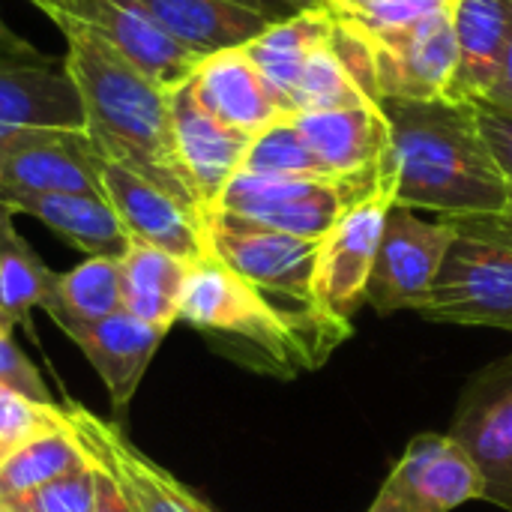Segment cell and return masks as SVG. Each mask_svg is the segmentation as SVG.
<instances>
[{
  "instance_id": "6da1fadb",
  "label": "cell",
  "mask_w": 512,
  "mask_h": 512,
  "mask_svg": "<svg viewBox=\"0 0 512 512\" xmlns=\"http://www.w3.org/2000/svg\"><path fill=\"white\" fill-rule=\"evenodd\" d=\"M390 123V147L381 174L393 186L396 207L432 210L441 219L501 216L510 180L498 168L474 102L381 99Z\"/></svg>"
},
{
  "instance_id": "2e32d148",
  "label": "cell",
  "mask_w": 512,
  "mask_h": 512,
  "mask_svg": "<svg viewBox=\"0 0 512 512\" xmlns=\"http://www.w3.org/2000/svg\"><path fill=\"white\" fill-rule=\"evenodd\" d=\"M102 195L114 207L126 234L138 243L162 249L186 264H195L210 255L204 219L189 210L183 201L150 183L147 177L123 168L102 156Z\"/></svg>"
},
{
  "instance_id": "ffe728a7",
  "label": "cell",
  "mask_w": 512,
  "mask_h": 512,
  "mask_svg": "<svg viewBox=\"0 0 512 512\" xmlns=\"http://www.w3.org/2000/svg\"><path fill=\"white\" fill-rule=\"evenodd\" d=\"M294 120L330 177L348 180L375 174L390 147V123L375 102L333 111H303L294 114Z\"/></svg>"
},
{
  "instance_id": "ba28073f",
  "label": "cell",
  "mask_w": 512,
  "mask_h": 512,
  "mask_svg": "<svg viewBox=\"0 0 512 512\" xmlns=\"http://www.w3.org/2000/svg\"><path fill=\"white\" fill-rule=\"evenodd\" d=\"M42 15L90 30L162 90L189 81L204 57L183 48L138 0H57Z\"/></svg>"
},
{
  "instance_id": "f6af8a7d",
  "label": "cell",
  "mask_w": 512,
  "mask_h": 512,
  "mask_svg": "<svg viewBox=\"0 0 512 512\" xmlns=\"http://www.w3.org/2000/svg\"><path fill=\"white\" fill-rule=\"evenodd\" d=\"M3 462H6V456H3V453H0V465H3Z\"/></svg>"
},
{
  "instance_id": "7dc6e473",
  "label": "cell",
  "mask_w": 512,
  "mask_h": 512,
  "mask_svg": "<svg viewBox=\"0 0 512 512\" xmlns=\"http://www.w3.org/2000/svg\"><path fill=\"white\" fill-rule=\"evenodd\" d=\"M0 512H9V510H0Z\"/></svg>"
},
{
  "instance_id": "ab89813d",
  "label": "cell",
  "mask_w": 512,
  "mask_h": 512,
  "mask_svg": "<svg viewBox=\"0 0 512 512\" xmlns=\"http://www.w3.org/2000/svg\"><path fill=\"white\" fill-rule=\"evenodd\" d=\"M369 0H333L327 9L330 12H351V9H360V6H366Z\"/></svg>"
},
{
  "instance_id": "8992f818",
  "label": "cell",
  "mask_w": 512,
  "mask_h": 512,
  "mask_svg": "<svg viewBox=\"0 0 512 512\" xmlns=\"http://www.w3.org/2000/svg\"><path fill=\"white\" fill-rule=\"evenodd\" d=\"M204 234L210 255L219 258L240 279H246L273 300L294 303L300 309H315L312 285L321 240L273 231L219 210L207 213Z\"/></svg>"
},
{
  "instance_id": "484cf974",
  "label": "cell",
  "mask_w": 512,
  "mask_h": 512,
  "mask_svg": "<svg viewBox=\"0 0 512 512\" xmlns=\"http://www.w3.org/2000/svg\"><path fill=\"white\" fill-rule=\"evenodd\" d=\"M57 327L93 324L123 312V267L120 258L93 255L78 267L57 273L51 297L42 306Z\"/></svg>"
},
{
  "instance_id": "5bb4252c",
  "label": "cell",
  "mask_w": 512,
  "mask_h": 512,
  "mask_svg": "<svg viewBox=\"0 0 512 512\" xmlns=\"http://www.w3.org/2000/svg\"><path fill=\"white\" fill-rule=\"evenodd\" d=\"M447 435L480 468L486 501L512 510V354L465 384Z\"/></svg>"
},
{
  "instance_id": "52a82bcc",
  "label": "cell",
  "mask_w": 512,
  "mask_h": 512,
  "mask_svg": "<svg viewBox=\"0 0 512 512\" xmlns=\"http://www.w3.org/2000/svg\"><path fill=\"white\" fill-rule=\"evenodd\" d=\"M381 174V165H378ZM396 207L393 186L381 174L378 186L357 198L330 234L321 240L318 264H315V285H312V306L315 312L351 324L354 312L366 303V288L375 270V258L381 249L384 225L390 210Z\"/></svg>"
},
{
  "instance_id": "44dd1931",
  "label": "cell",
  "mask_w": 512,
  "mask_h": 512,
  "mask_svg": "<svg viewBox=\"0 0 512 512\" xmlns=\"http://www.w3.org/2000/svg\"><path fill=\"white\" fill-rule=\"evenodd\" d=\"M192 87L207 111L246 135H258L270 123L291 117L270 93L246 48H228L204 57L192 75Z\"/></svg>"
},
{
  "instance_id": "8fae6325",
  "label": "cell",
  "mask_w": 512,
  "mask_h": 512,
  "mask_svg": "<svg viewBox=\"0 0 512 512\" xmlns=\"http://www.w3.org/2000/svg\"><path fill=\"white\" fill-rule=\"evenodd\" d=\"M453 240L456 225L450 219L426 222L408 207H393L366 288V303L378 315L405 309L420 312Z\"/></svg>"
},
{
  "instance_id": "ac0fdd59",
  "label": "cell",
  "mask_w": 512,
  "mask_h": 512,
  "mask_svg": "<svg viewBox=\"0 0 512 512\" xmlns=\"http://www.w3.org/2000/svg\"><path fill=\"white\" fill-rule=\"evenodd\" d=\"M60 330L81 348L87 363L102 378L111 408L123 414L135 399L171 327L141 321L129 312H117L93 324H63Z\"/></svg>"
},
{
  "instance_id": "5b68a950",
  "label": "cell",
  "mask_w": 512,
  "mask_h": 512,
  "mask_svg": "<svg viewBox=\"0 0 512 512\" xmlns=\"http://www.w3.org/2000/svg\"><path fill=\"white\" fill-rule=\"evenodd\" d=\"M381 174L366 177H273L237 171L219 195V213L258 222L306 240H324L339 216L378 186ZM210 210V213H213Z\"/></svg>"
},
{
  "instance_id": "603a6c76",
  "label": "cell",
  "mask_w": 512,
  "mask_h": 512,
  "mask_svg": "<svg viewBox=\"0 0 512 512\" xmlns=\"http://www.w3.org/2000/svg\"><path fill=\"white\" fill-rule=\"evenodd\" d=\"M183 48L210 57L243 48L276 18L237 0H138Z\"/></svg>"
},
{
  "instance_id": "8d00e7d4",
  "label": "cell",
  "mask_w": 512,
  "mask_h": 512,
  "mask_svg": "<svg viewBox=\"0 0 512 512\" xmlns=\"http://www.w3.org/2000/svg\"><path fill=\"white\" fill-rule=\"evenodd\" d=\"M0 54H9V57H39L42 51L30 39H24L18 30H12L9 21L0 12Z\"/></svg>"
},
{
  "instance_id": "d6a6232c",
  "label": "cell",
  "mask_w": 512,
  "mask_h": 512,
  "mask_svg": "<svg viewBox=\"0 0 512 512\" xmlns=\"http://www.w3.org/2000/svg\"><path fill=\"white\" fill-rule=\"evenodd\" d=\"M0 381L21 390L24 396L36 402H54L48 396V387L39 375V369L24 357V351L12 342L9 333H0Z\"/></svg>"
},
{
  "instance_id": "f546056e",
  "label": "cell",
  "mask_w": 512,
  "mask_h": 512,
  "mask_svg": "<svg viewBox=\"0 0 512 512\" xmlns=\"http://www.w3.org/2000/svg\"><path fill=\"white\" fill-rule=\"evenodd\" d=\"M366 93L360 90V84L351 78V72L342 66V60L336 57L333 45H321L318 51H312L294 93H291V108L294 114L303 111H333V108H354V105H366Z\"/></svg>"
},
{
  "instance_id": "74e56055",
  "label": "cell",
  "mask_w": 512,
  "mask_h": 512,
  "mask_svg": "<svg viewBox=\"0 0 512 512\" xmlns=\"http://www.w3.org/2000/svg\"><path fill=\"white\" fill-rule=\"evenodd\" d=\"M237 3H246V6H252V9H261V12H267V15H270V18H276V21L297 15L285 0H237Z\"/></svg>"
},
{
  "instance_id": "1f68e13d",
  "label": "cell",
  "mask_w": 512,
  "mask_h": 512,
  "mask_svg": "<svg viewBox=\"0 0 512 512\" xmlns=\"http://www.w3.org/2000/svg\"><path fill=\"white\" fill-rule=\"evenodd\" d=\"M96 501V465L69 471L39 489L12 495L0 501V510L9 512H93Z\"/></svg>"
},
{
  "instance_id": "277c9868",
  "label": "cell",
  "mask_w": 512,
  "mask_h": 512,
  "mask_svg": "<svg viewBox=\"0 0 512 512\" xmlns=\"http://www.w3.org/2000/svg\"><path fill=\"white\" fill-rule=\"evenodd\" d=\"M450 222L456 225V240L420 315L432 324L512 333V237L486 216Z\"/></svg>"
},
{
  "instance_id": "7bdbcfd3",
  "label": "cell",
  "mask_w": 512,
  "mask_h": 512,
  "mask_svg": "<svg viewBox=\"0 0 512 512\" xmlns=\"http://www.w3.org/2000/svg\"><path fill=\"white\" fill-rule=\"evenodd\" d=\"M27 3H33V6H36L39 12H45V9H48V6H54L57 0H27Z\"/></svg>"
},
{
  "instance_id": "f35d334b",
  "label": "cell",
  "mask_w": 512,
  "mask_h": 512,
  "mask_svg": "<svg viewBox=\"0 0 512 512\" xmlns=\"http://www.w3.org/2000/svg\"><path fill=\"white\" fill-rule=\"evenodd\" d=\"M492 225H498L504 234H510L512 237V180H510V201H507V207H504V213L501 216H486Z\"/></svg>"
},
{
  "instance_id": "bcb514c9",
  "label": "cell",
  "mask_w": 512,
  "mask_h": 512,
  "mask_svg": "<svg viewBox=\"0 0 512 512\" xmlns=\"http://www.w3.org/2000/svg\"><path fill=\"white\" fill-rule=\"evenodd\" d=\"M324 3H327V6H330V3H333V0H324Z\"/></svg>"
},
{
  "instance_id": "e575fe53",
  "label": "cell",
  "mask_w": 512,
  "mask_h": 512,
  "mask_svg": "<svg viewBox=\"0 0 512 512\" xmlns=\"http://www.w3.org/2000/svg\"><path fill=\"white\" fill-rule=\"evenodd\" d=\"M93 512H135L129 507V501L123 498L120 486L102 468H96V501H93Z\"/></svg>"
},
{
  "instance_id": "4dcf8cb0",
  "label": "cell",
  "mask_w": 512,
  "mask_h": 512,
  "mask_svg": "<svg viewBox=\"0 0 512 512\" xmlns=\"http://www.w3.org/2000/svg\"><path fill=\"white\" fill-rule=\"evenodd\" d=\"M63 426L60 402H36L0 381V453L9 456L30 438Z\"/></svg>"
},
{
  "instance_id": "4fadbf2b",
  "label": "cell",
  "mask_w": 512,
  "mask_h": 512,
  "mask_svg": "<svg viewBox=\"0 0 512 512\" xmlns=\"http://www.w3.org/2000/svg\"><path fill=\"white\" fill-rule=\"evenodd\" d=\"M102 153L75 126H33L0 141L3 192L102 195Z\"/></svg>"
},
{
  "instance_id": "3957f363",
  "label": "cell",
  "mask_w": 512,
  "mask_h": 512,
  "mask_svg": "<svg viewBox=\"0 0 512 512\" xmlns=\"http://www.w3.org/2000/svg\"><path fill=\"white\" fill-rule=\"evenodd\" d=\"M177 321L249 369L276 378L324 366L330 351L351 336V324L315 309L279 306L213 255L189 264Z\"/></svg>"
},
{
  "instance_id": "f1b7e54d",
  "label": "cell",
  "mask_w": 512,
  "mask_h": 512,
  "mask_svg": "<svg viewBox=\"0 0 512 512\" xmlns=\"http://www.w3.org/2000/svg\"><path fill=\"white\" fill-rule=\"evenodd\" d=\"M240 171L273 174V177H330L321 159L315 156V150L309 147L306 135L300 132L294 114L252 135Z\"/></svg>"
},
{
  "instance_id": "7a4b0ae2",
  "label": "cell",
  "mask_w": 512,
  "mask_h": 512,
  "mask_svg": "<svg viewBox=\"0 0 512 512\" xmlns=\"http://www.w3.org/2000/svg\"><path fill=\"white\" fill-rule=\"evenodd\" d=\"M54 24L66 42L63 66L78 87L84 129L99 153L147 177L204 219L174 153L168 90L132 69L117 51L75 21L57 18Z\"/></svg>"
},
{
  "instance_id": "d4e9b609",
  "label": "cell",
  "mask_w": 512,
  "mask_h": 512,
  "mask_svg": "<svg viewBox=\"0 0 512 512\" xmlns=\"http://www.w3.org/2000/svg\"><path fill=\"white\" fill-rule=\"evenodd\" d=\"M120 267H123V312L150 324L174 327L189 264L162 249L132 240L129 249L120 255Z\"/></svg>"
},
{
  "instance_id": "9a60e30c",
  "label": "cell",
  "mask_w": 512,
  "mask_h": 512,
  "mask_svg": "<svg viewBox=\"0 0 512 512\" xmlns=\"http://www.w3.org/2000/svg\"><path fill=\"white\" fill-rule=\"evenodd\" d=\"M168 111L180 171L207 219L231 177L243 168L252 135L207 111L192 87V78L168 90Z\"/></svg>"
},
{
  "instance_id": "e0dca14e",
  "label": "cell",
  "mask_w": 512,
  "mask_h": 512,
  "mask_svg": "<svg viewBox=\"0 0 512 512\" xmlns=\"http://www.w3.org/2000/svg\"><path fill=\"white\" fill-rule=\"evenodd\" d=\"M33 126L84 129V105L63 60L0 54V141Z\"/></svg>"
},
{
  "instance_id": "d6986e66",
  "label": "cell",
  "mask_w": 512,
  "mask_h": 512,
  "mask_svg": "<svg viewBox=\"0 0 512 512\" xmlns=\"http://www.w3.org/2000/svg\"><path fill=\"white\" fill-rule=\"evenodd\" d=\"M450 18L456 39V72L444 99L486 102L507 57V0H453Z\"/></svg>"
},
{
  "instance_id": "cb8c5ba5",
  "label": "cell",
  "mask_w": 512,
  "mask_h": 512,
  "mask_svg": "<svg viewBox=\"0 0 512 512\" xmlns=\"http://www.w3.org/2000/svg\"><path fill=\"white\" fill-rule=\"evenodd\" d=\"M330 33H333V12L327 6H321V9H303L291 18L273 21L261 36H255L249 45H243L249 60L267 81L270 93L288 114H294L291 93H294L312 51L327 45Z\"/></svg>"
},
{
  "instance_id": "836d02e7",
  "label": "cell",
  "mask_w": 512,
  "mask_h": 512,
  "mask_svg": "<svg viewBox=\"0 0 512 512\" xmlns=\"http://www.w3.org/2000/svg\"><path fill=\"white\" fill-rule=\"evenodd\" d=\"M474 108H477L480 132H483L498 168L507 174V180H512V114L489 105V102H474Z\"/></svg>"
},
{
  "instance_id": "7c38bea8",
  "label": "cell",
  "mask_w": 512,
  "mask_h": 512,
  "mask_svg": "<svg viewBox=\"0 0 512 512\" xmlns=\"http://www.w3.org/2000/svg\"><path fill=\"white\" fill-rule=\"evenodd\" d=\"M63 426L75 435L87 459L102 468L135 512H213L174 474L144 456L117 423H108L78 402H60Z\"/></svg>"
},
{
  "instance_id": "83f0119b",
  "label": "cell",
  "mask_w": 512,
  "mask_h": 512,
  "mask_svg": "<svg viewBox=\"0 0 512 512\" xmlns=\"http://www.w3.org/2000/svg\"><path fill=\"white\" fill-rule=\"evenodd\" d=\"M84 465H90V459L66 426L42 432L21 444L15 453H9L0 465V501L39 489Z\"/></svg>"
},
{
  "instance_id": "7402d4cb",
  "label": "cell",
  "mask_w": 512,
  "mask_h": 512,
  "mask_svg": "<svg viewBox=\"0 0 512 512\" xmlns=\"http://www.w3.org/2000/svg\"><path fill=\"white\" fill-rule=\"evenodd\" d=\"M0 201L12 213H24L66 243L81 249L87 258L111 255L120 258L132 237L117 219L105 195H66V192H3Z\"/></svg>"
},
{
  "instance_id": "60d3db41",
  "label": "cell",
  "mask_w": 512,
  "mask_h": 512,
  "mask_svg": "<svg viewBox=\"0 0 512 512\" xmlns=\"http://www.w3.org/2000/svg\"><path fill=\"white\" fill-rule=\"evenodd\" d=\"M294 12H303V9H321V6H327L324 0H285Z\"/></svg>"
},
{
  "instance_id": "ee69618b",
  "label": "cell",
  "mask_w": 512,
  "mask_h": 512,
  "mask_svg": "<svg viewBox=\"0 0 512 512\" xmlns=\"http://www.w3.org/2000/svg\"><path fill=\"white\" fill-rule=\"evenodd\" d=\"M435 3H447V6H450V3H453V0H435Z\"/></svg>"
},
{
  "instance_id": "4316f807",
  "label": "cell",
  "mask_w": 512,
  "mask_h": 512,
  "mask_svg": "<svg viewBox=\"0 0 512 512\" xmlns=\"http://www.w3.org/2000/svg\"><path fill=\"white\" fill-rule=\"evenodd\" d=\"M57 273L30 249L15 228V213L0 201V306L9 318L27 327L33 309H42L51 297Z\"/></svg>"
},
{
  "instance_id": "b9f144b4",
  "label": "cell",
  "mask_w": 512,
  "mask_h": 512,
  "mask_svg": "<svg viewBox=\"0 0 512 512\" xmlns=\"http://www.w3.org/2000/svg\"><path fill=\"white\" fill-rule=\"evenodd\" d=\"M12 327H15V321H12V318H9V312L0 306V333H9V336H12Z\"/></svg>"
},
{
  "instance_id": "d590c367",
  "label": "cell",
  "mask_w": 512,
  "mask_h": 512,
  "mask_svg": "<svg viewBox=\"0 0 512 512\" xmlns=\"http://www.w3.org/2000/svg\"><path fill=\"white\" fill-rule=\"evenodd\" d=\"M507 12H510V36H507V57H504V69H501V78L495 84V90L489 93V105L501 108V111H510L512 114V0H507Z\"/></svg>"
},
{
  "instance_id": "30bf717a",
  "label": "cell",
  "mask_w": 512,
  "mask_h": 512,
  "mask_svg": "<svg viewBox=\"0 0 512 512\" xmlns=\"http://www.w3.org/2000/svg\"><path fill=\"white\" fill-rule=\"evenodd\" d=\"M468 501H486L480 468L447 432H423L408 441L369 512H453Z\"/></svg>"
},
{
  "instance_id": "9c48e42d",
  "label": "cell",
  "mask_w": 512,
  "mask_h": 512,
  "mask_svg": "<svg viewBox=\"0 0 512 512\" xmlns=\"http://www.w3.org/2000/svg\"><path fill=\"white\" fill-rule=\"evenodd\" d=\"M342 18V15H339ZM354 24V21H351ZM372 51L381 99H444L456 72V39L450 6L405 27L366 30L354 24Z\"/></svg>"
}]
</instances>
